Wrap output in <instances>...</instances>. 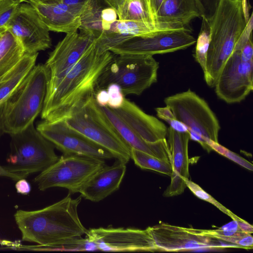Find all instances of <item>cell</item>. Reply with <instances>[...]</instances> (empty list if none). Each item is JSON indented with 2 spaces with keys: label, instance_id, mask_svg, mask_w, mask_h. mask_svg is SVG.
I'll list each match as a JSON object with an SVG mask.
<instances>
[{
  "label": "cell",
  "instance_id": "cell-6",
  "mask_svg": "<svg viewBox=\"0 0 253 253\" xmlns=\"http://www.w3.org/2000/svg\"><path fill=\"white\" fill-rule=\"evenodd\" d=\"M159 68V63L153 56L114 54L99 78L96 91L115 83L120 86L125 96L139 95L157 82Z\"/></svg>",
  "mask_w": 253,
  "mask_h": 253
},
{
  "label": "cell",
  "instance_id": "cell-22",
  "mask_svg": "<svg viewBox=\"0 0 253 253\" xmlns=\"http://www.w3.org/2000/svg\"><path fill=\"white\" fill-rule=\"evenodd\" d=\"M99 107L118 133L131 148L170 162V154L166 138L148 142L140 137L116 113L108 106Z\"/></svg>",
  "mask_w": 253,
  "mask_h": 253
},
{
  "label": "cell",
  "instance_id": "cell-3",
  "mask_svg": "<svg viewBox=\"0 0 253 253\" xmlns=\"http://www.w3.org/2000/svg\"><path fill=\"white\" fill-rule=\"evenodd\" d=\"M209 22L211 41L203 73L206 84L213 87L247 24L242 0H220Z\"/></svg>",
  "mask_w": 253,
  "mask_h": 253
},
{
  "label": "cell",
  "instance_id": "cell-26",
  "mask_svg": "<svg viewBox=\"0 0 253 253\" xmlns=\"http://www.w3.org/2000/svg\"><path fill=\"white\" fill-rule=\"evenodd\" d=\"M200 234L214 238L222 242L229 243L247 249L253 244V237L251 234L242 231L235 220L216 229H199Z\"/></svg>",
  "mask_w": 253,
  "mask_h": 253
},
{
  "label": "cell",
  "instance_id": "cell-14",
  "mask_svg": "<svg viewBox=\"0 0 253 253\" xmlns=\"http://www.w3.org/2000/svg\"><path fill=\"white\" fill-rule=\"evenodd\" d=\"M36 128L63 154L81 155L104 161L114 158L107 150L69 127L64 120L43 121Z\"/></svg>",
  "mask_w": 253,
  "mask_h": 253
},
{
  "label": "cell",
  "instance_id": "cell-48",
  "mask_svg": "<svg viewBox=\"0 0 253 253\" xmlns=\"http://www.w3.org/2000/svg\"><path fill=\"white\" fill-rule=\"evenodd\" d=\"M8 0L11 1L12 2H14L15 3L19 4L20 3H22L26 1H27V0Z\"/></svg>",
  "mask_w": 253,
  "mask_h": 253
},
{
  "label": "cell",
  "instance_id": "cell-37",
  "mask_svg": "<svg viewBox=\"0 0 253 253\" xmlns=\"http://www.w3.org/2000/svg\"><path fill=\"white\" fill-rule=\"evenodd\" d=\"M253 29V14L250 15V18L247 22L246 25L238 39L234 50H241L252 38V31Z\"/></svg>",
  "mask_w": 253,
  "mask_h": 253
},
{
  "label": "cell",
  "instance_id": "cell-21",
  "mask_svg": "<svg viewBox=\"0 0 253 253\" xmlns=\"http://www.w3.org/2000/svg\"><path fill=\"white\" fill-rule=\"evenodd\" d=\"M126 165L118 160L112 166L105 165L81 190L82 197L98 202L118 190L125 175Z\"/></svg>",
  "mask_w": 253,
  "mask_h": 253
},
{
  "label": "cell",
  "instance_id": "cell-8",
  "mask_svg": "<svg viewBox=\"0 0 253 253\" xmlns=\"http://www.w3.org/2000/svg\"><path fill=\"white\" fill-rule=\"evenodd\" d=\"M71 128L109 152L125 164L130 158V148L105 117L94 97L74 111L64 120Z\"/></svg>",
  "mask_w": 253,
  "mask_h": 253
},
{
  "label": "cell",
  "instance_id": "cell-18",
  "mask_svg": "<svg viewBox=\"0 0 253 253\" xmlns=\"http://www.w3.org/2000/svg\"><path fill=\"white\" fill-rule=\"evenodd\" d=\"M168 144L172 167L171 181L164 196L168 197L181 194L186 187L185 181L189 179L188 132L177 131L169 126L167 129Z\"/></svg>",
  "mask_w": 253,
  "mask_h": 253
},
{
  "label": "cell",
  "instance_id": "cell-30",
  "mask_svg": "<svg viewBox=\"0 0 253 253\" xmlns=\"http://www.w3.org/2000/svg\"><path fill=\"white\" fill-rule=\"evenodd\" d=\"M202 18V24L198 39L196 40L194 57L200 65L203 72L205 70L207 52L211 41V25L209 20Z\"/></svg>",
  "mask_w": 253,
  "mask_h": 253
},
{
  "label": "cell",
  "instance_id": "cell-10",
  "mask_svg": "<svg viewBox=\"0 0 253 253\" xmlns=\"http://www.w3.org/2000/svg\"><path fill=\"white\" fill-rule=\"evenodd\" d=\"M158 251L177 252L204 249L239 248L237 245L200 233L199 229L161 223L147 228Z\"/></svg>",
  "mask_w": 253,
  "mask_h": 253
},
{
  "label": "cell",
  "instance_id": "cell-29",
  "mask_svg": "<svg viewBox=\"0 0 253 253\" xmlns=\"http://www.w3.org/2000/svg\"><path fill=\"white\" fill-rule=\"evenodd\" d=\"M130 158L142 169H150L171 176L172 167L169 162L160 159L138 150L131 148Z\"/></svg>",
  "mask_w": 253,
  "mask_h": 253
},
{
  "label": "cell",
  "instance_id": "cell-16",
  "mask_svg": "<svg viewBox=\"0 0 253 253\" xmlns=\"http://www.w3.org/2000/svg\"><path fill=\"white\" fill-rule=\"evenodd\" d=\"M6 27L21 42L25 53H39L51 45L49 31L29 3L18 5Z\"/></svg>",
  "mask_w": 253,
  "mask_h": 253
},
{
  "label": "cell",
  "instance_id": "cell-41",
  "mask_svg": "<svg viewBox=\"0 0 253 253\" xmlns=\"http://www.w3.org/2000/svg\"><path fill=\"white\" fill-rule=\"evenodd\" d=\"M15 187L17 192L21 195H27L31 191V185L25 178H21L16 181Z\"/></svg>",
  "mask_w": 253,
  "mask_h": 253
},
{
  "label": "cell",
  "instance_id": "cell-9",
  "mask_svg": "<svg viewBox=\"0 0 253 253\" xmlns=\"http://www.w3.org/2000/svg\"><path fill=\"white\" fill-rule=\"evenodd\" d=\"M105 165L104 160L81 155L63 154L33 180L40 191L62 187L68 190L70 194L79 193Z\"/></svg>",
  "mask_w": 253,
  "mask_h": 253
},
{
  "label": "cell",
  "instance_id": "cell-17",
  "mask_svg": "<svg viewBox=\"0 0 253 253\" xmlns=\"http://www.w3.org/2000/svg\"><path fill=\"white\" fill-rule=\"evenodd\" d=\"M178 23L144 22L117 20L110 29L103 32L95 41L101 52H105L135 37H148L158 33L189 29Z\"/></svg>",
  "mask_w": 253,
  "mask_h": 253
},
{
  "label": "cell",
  "instance_id": "cell-13",
  "mask_svg": "<svg viewBox=\"0 0 253 253\" xmlns=\"http://www.w3.org/2000/svg\"><path fill=\"white\" fill-rule=\"evenodd\" d=\"M85 238L97 251L109 252L158 251L147 229L100 227L90 229Z\"/></svg>",
  "mask_w": 253,
  "mask_h": 253
},
{
  "label": "cell",
  "instance_id": "cell-31",
  "mask_svg": "<svg viewBox=\"0 0 253 253\" xmlns=\"http://www.w3.org/2000/svg\"><path fill=\"white\" fill-rule=\"evenodd\" d=\"M185 183L186 187L198 198L212 204L224 213L232 218L234 213L219 203L211 195L203 190L199 185L191 181L189 179L185 181Z\"/></svg>",
  "mask_w": 253,
  "mask_h": 253
},
{
  "label": "cell",
  "instance_id": "cell-39",
  "mask_svg": "<svg viewBox=\"0 0 253 253\" xmlns=\"http://www.w3.org/2000/svg\"><path fill=\"white\" fill-rule=\"evenodd\" d=\"M5 133L2 119V105L0 106V138ZM0 176L8 177L15 181L21 179L19 176L6 171L0 165Z\"/></svg>",
  "mask_w": 253,
  "mask_h": 253
},
{
  "label": "cell",
  "instance_id": "cell-1",
  "mask_svg": "<svg viewBox=\"0 0 253 253\" xmlns=\"http://www.w3.org/2000/svg\"><path fill=\"white\" fill-rule=\"evenodd\" d=\"M113 56L110 51L101 52L95 42L64 77L47 90L42 119L64 120L94 97L99 78Z\"/></svg>",
  "mask_w": 253,
  "mask_h": 253
},
{
  "label": "cell",
  "instance_id": "cell-44",
  "mask_svg": "<svg viewBox=\"0 0 253 253\" xmlns=\"http://www.w3.org/2000/svg\"><path fill=\"white\" fill-rule=\"evenodd\" d=\"M149 9L154 21V17L159 10L164 0H148Z\"/></svg>",
  "mask_w": 253,
  "mask_h": 253
},
{
  "label": "cell",
  "instance_id": "cell-35",
  "mask_svg": "<svg viewBox=\"0 0 253 253\" xmlns=\"http://www.w3.org/2000/svg\"><path fill=\"white\" fill-rule=\"evenodd\" d=\"M18 5L10 0H0V28L6 26Z\"/></svg>",
  "mask_w": 253,
  "mask_h": 253
},
{
  "label": "cell",
  "instance_id": "cell-46",
  "mask_svg": "<svg viewBox=\"0 0 253 253\" xmlns=\"http://www.w3.org/2000/svg\"><path fill=\"white\" fill-rule=\"evenodd\" d=\"M109 5L116 10L122 4L124 0H105Z\"/></svg>",
  "mask_w": 253,
  "mask_h": 253
},
{
  "label": "cell",
  "instance_id": "cell-32",
  "mask_svg": "<svg viewBox=\"0 0 253 253\" xmlns=\"http://www.w3.org/2000/svg\"><path fill=\"white\" fill-rule=\"evenodd\" d=\"M212 150L237 163L248 170H253V165L239 155L221 145L218 142L210 141L209 143Z\"/></svg>",
  "mask_w": 253,
  "mask_h": 253
},
{
  "label": "cell",
  "instance_id": "cell-45",
  "mask_svg": "<svg viewBox=\"0 0 253 253\" xmlns=\"http://www.w3.org/2000/svg\"><path fill=\"white\" fill-rule=\"evenodd\" d=\"M91 0H57L56 1L69 5L84 6L86 5Z\"/></svg>",
  "mask_w": 253,
  "mask_h": 253
},
{
  "label": "cell",
  "instance_id": "cell-38",
  "mask_svg": "<svg viewBox=\"0 0 253 253\" xmlns=\"http://www.w3.org/2000/svg\"><path fill=\"white\" fill-rule=\"evenodd\" d=\"M101 16L103 32L109 30L118 20L116 10L111 6L103 8Z\"/></svg>",
  "mask_w": 253,
  "mask_h": 253
},
{
  "label": "cell",
  "instance_id": "cell-4",
  "mask_svg": "<svg viewBox=\"0 0 253 253\" xmlns=\"http://www.w3.org/2000/svg\"><path fill=\"white\" fill-rule=\"evenodd\" d=\"M48 81L49 71L45 64L35 65L2 104L5 133L18 132L34 123L42 110Z\"/></svg>",
  "mask_w": 253,
  "mask_h": 253
},
{
  "label": "cell",
  "instance_id": "cell-42",
  "mask_svg": "<svg viewBox=\"0 0 253 253\" xmlns=\"http://www.w3.org/2000/svg\"><path fill=\"white\" fill-rule=\"evenodd\" d=\"M94 98L97 104L101 107L108 106L109 96L106 89H101L96 91Z\"/></svg>",
  "mask_w": 253,
  "mask_h": 253
},
{
  "label": "cell",
  "instance_id": "cell-24",
  "mask_svg": "<svg viewBox=\"0 0 253 253\" xmlns=\"http://www.w3.org/2000/svg\"><path fill=\"white\" fill-rule=\"evenodd\" d=\"M38 53H25L13 68L0 78V106L18 88L36 65Z\"/></svg>",
  "mask_w": 253,
  "mask_h": 253
},
{
  "label": "cell",
  "instance_id": "cell-28",
  "mask_svg": "<svg viewBox=\"0 0 253 253\" xmlns=\"http://www.w3.org/2000/svg\"><path fill=\"white\" fill-rule=\"evenodd\" d=\"M100 0H91L85 6L81 15L80 30L90 32L97 39L103 32L102 10L103 8Z\"/></svg>",
  "mask_w": 253,
  "mask_h": 253
},
{
  "label": "cell",
  "instance_id": "cell-19",
  "mask_svg": "<svg viewBox=\"0 0 253 253\" xmlns=\"http://www.w3.org/2000/svg\"><path fill=\"white\" fill-rule=\"evenodd\" d=\"M27 1L35 9L49 31L68 34L79 29L81 15L85 5L74 6L58 2Z\"/></svg>",
  "mask_w": 253,
  "mask_h": 253
},
{
  "label": "cell",
  "instance_id": "cell-11",
  "mask_svg": "<svg viewBox=\"0 0 253 253\" xmlns=\"http://www.w3.org/2000/svg\"><path fill=\"white\" fill-rule=\"evenodd\" d=\"M214 87L217 97L227 103L244 100L253 89V60L245 61L240 51H233Z\"/></svg>",
  "mask_w": 253,
  "mask_h": 253
},
{
  "label": "cell",
  "instance_id": "cell-47",
  "mask_svg": "<svg viewBox=\"0 0 253 253\" xmlns=\"http://www.w3.org/2000/svg\"><path fill=\"white\" fill-rule=\"evenodd\" d=\"M32 0L36 2H53L56 1L57 0Z\"/></svg>",
  "mask_w": 253,
  "mask_h": 253
},
{
  "label": "cell",
  "instance_id": "cell-23",
  "mask_svg": "<svg viewBox=\"0 0 253 253\" xmlns=\"http://www.w3.org/2000/svg\"><path fill=\"white\" fill-rule=\"evenodd\" d=\"M200 17L196 0H164L154 22L178 23L189 27L193 19Z\"/></svg>",
  "mask_w": 253,
  "mask_h": 253
},
{
  "label": "cell",
  "instance_id": "cell-33",
  "mask_svg": "<svg viewBox=\"0 0 253 253\" xmlns=\"http://www.w3.org/2000/svg\"><path fill=\"white\" fill-rule=\"evenodd\" d=\"M157 116L166 121L173 129L181 132H188L187 128L182 123L179 122L175 117L169 107L155 108Z\"/></svg>",
  "mask_w": 253,
  "mask_h": 253
},
{
  "label": "cell",
  "instance_id": "cell-25",
  "mask_svg": "<svg viewBox=\"0 0 253 253\" xmlns=\"http://www.w3.org/2000/svg\"><path fill=\"white\" fill-rule=\"evenodd\" d=\"M24 54L21 42L7 29L0 38V78L11 70Z\"/></svg>",
  "mask_w": 253,
  "mask_h": 253
},
{
  "label": "cell",
  "instance_id": "cell-40",
  "mask_svg": "<svg viewBox=\"0 0 253 253\" xmlns=\"http://www.w3.org/2000/svg\"><path fill=\"white\" fill-rule=\"evenodd\" d=\"M240 51L242 58L245 61L253 60V44L252 38Z\"/></svg>",
  "mask_w": 253,
  "mask_h": 253
},
{
  "label": "cell",
  "instance_id": "cell-5",
  "mask_svg": "<svg viewBox=\"0 0 253 253\" xmlns=\"http://www.w3.org/2000/svg\"><path fill=\"white\" fill-rule=\"evenodd\" d=\"M10 136V153L6 164L2 167L21 178L43 171L59 159L54 145L41 133L34 123Z\"/></svg>",
  "mask_w": 253,
  "mask_h": 253
},
{
  "label": "cell",
  "instance_id": "cell-43",
  "mask_svg": "<svg viewBox=\"0 0 253 253\" xmlns=\"http://www.w3.org/2000/svg\"><path fill=\"white\" fill-rule=\"evenodd\" d=\"M232 218L236 220L239 228L242 231L247 234H252V233H253V227L248 222L240 218L235 214L233 215Z\"/></svg>",
  "mask_w": 253,
  "mask_h": 253
},
{
  "label": "cell",
  "instance_id": "cell-20",
  "mask_svg": "<svg viewBox=\"0 0 253 253\" xmlns=\"http://www.w3.org/2000/svg\"><path fill=\"white\" fill-rule=\"evenodd\" d=\"M113 110L145 141L155 142L166 138L167 126L155 117L145 113L134 102L125 98L123 105Z\"/></svg>",
  "mask_w": 253,
  "mask_h": 253
},
{
  "label": "cell",
  "instance_id": "cell-7",
  "mask_svg": "<svg viewBox=\"0 0 253 253\" xmlns=\"http://www.w3.org/2000/svg\"><path fill=\"white\" fill-rule=\"evenodd\" d=\"M164 102L187 128L190 138L208 152L212 151L209 143L218 142L220 126L207 102L190 89L167 97Z\"/></svg>",
  "mask_w": 253,
  "mask_h": 253
},
{
  "label": "cell",
  "instance_id": "cell-36",
  "mask_svg": "<svg viewBox=\"0 0 253 253\" xmlns=\"http://www.w3.org/2000/svg\"><path fill=\"white\" fill-rule=\"evenodd\" d=\"M201 17H204L209 21L212 18L220 0H196Z\"/></svg>",
  "mask_w": 253,
  "mask_h": 253
},
{
  "label": "cell",
  "instance_id": "cell-27",
  "mask_svg": "<svg viewBox=\"0 0 253 253\" xmlns=\"http://www.w3.org/2000/svg\"><path fill=\"white\" fill-rule=\"evenodd\" d=\"M116 11L120 20L155 22L148 0H124Z\"/></svg>",
  "mask_w": 253,
  "mask_h": 253
},
{
  "label": "cell",
  "instance_id": "cell-2",
  "mask_svg": "<svg viewBox=\"0 0 253 253\" xmlns=\"http://www.w3.org/2000/svg\"><path fill=\"white\" fill-rule=\"evenodd\" d=\"M82 196L73 199L70 194L61 200L44 208L35 211L17 210L15 222L23 241L39 245L45 251L85 235L87 229L82 223L78 207Z\"/></svg>",
  "mask_w": 253,
  "mask_h": 253
},
{
  "label": "cell",
  "instance_id": "cell-15",
  "mask_svg": "<svg viewBox=\"0 0 253 253\" xmlns=\"http://www.w3.org/2000/svg\"><path fill=\"white\" fill-rule=\"evenodd\" d=\"M190 28L165 31L148 37H135L111 48L115 54H144L153 56L183 50L196 42Z\"/></svg>",
  "mask_w": 253,
  "mask_h": 253
},
{
  "label": "cell",
  "instance_id": "cell-49",
  "mask_svg": "<svg viewBox=\"0 0 253 253\" xmlns=\"http://www.w3.org/2000/svg\"><path fill=\"white\" fill-rule=\"evenodd\" d=\"M7 30L6 27L0 28V38L2 35V34L5 32V31Z\"/></svg>",
  "mask_w": 253,
  "mask_h": 253
},
{
  "label": "cell",
  "instance_id": "cell-12",
  "mask_svg": "<svg viewBox=\"0 0 253 253\" xmlns=\"http://www.w3.org/2000/svg\"><path fill=\"white\" fill-rule=\"evenodd\" d=\"M80 31L66 34L50 53L45 63L49 71L47 90L53 88L95 42L97 38L92 33Z\"/></svg>",
  "mask_w": 253,
  "mask_h": 253
},
{
  "label": "cell",
  "instance_id": "cell-34",
  "mask_svg": "<svg viewBox=\"0 0 253 253\" xmlns=\"http://www.w3.org/2000/svg\"><path fill=\"white\" fill-rule=\"evenodd\" d=\"M106 89L109 96L108 107L113 110L120 108L125 99L120 86L116 84L111 83Z\"/></svg>",
  "mask_w": 253,
  "mask_h": 253
}]
</instances>
